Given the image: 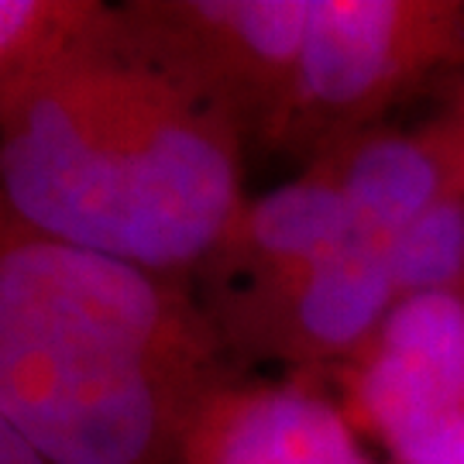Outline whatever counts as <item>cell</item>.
<instances>
[{
    "instance_id": "1",
    "label": "cell",
    "mask_w": 464,
    "mask_h": 464,
    "mask_svg": "<svg viewBox=\"0 0 464 464\" xmlns=\"http://www.w3.org/2000/svg\"><path fill=\"white\" fill-rule=\"evenodd\" d=\"M248 141L121 4L0 111V203L69 248L189 282L248 199Z\"/></svg>"
},
{
    "instance_id": "2",
    "label": "cell",
    "mask_w": 464,
    "mask_h": 464,
    "mask_svg": "<svg viewBox=\"0 0 464 464\" xmlns=\"http://www.w3.org/2000/svg\"><path fill=\"white\" fill-rule=\"evenodd\" d=\"M234 375L189 282L69 248L0 203V416L45 464H183Z\"/></svg>"
},
{
    "instance_id": "3",
    "label": "cell",
    "mask_w": 464,
    "mask_h": 464,
    "mask_svg": "<svg viewBox=\"0 0 464 464\" xmlns=\"http://www.w3.org/2000/svg\"><path fill=\"white\" fill-rule=\"evenodd\" d=\"M464 72V0H314L293 83L262 155L296 169L385 124L402 100Z\"/></svg>"
},
{
    "instance_id": "4",
    "label": "cell",
    "mask_w": 464,
    "mask_h": 464,
    "mask_svg": "<svg viewBox=\"0 0 464 464\" xmlns=\"http://www.w3.org/2000/svg\"><path fill=\"white\" fill-rule=\"evenodd\" d=\"M331 379L354 430L392 464H464V293L402 299Z\"/></svg>"
},
{
    "instance_id": "5",
    "label": "cell",
    "mask_w": 464,
    "mask_h": 464,
    "mask_svg": "<svg viewBox=\"0 0 464 464\" xmlns=\"http://www.w3.org/2000/svg\"><path fill=\"white\" fill-rule=\"evenodd\" d=\"M134 32L241 128L251 155L293 83L314 0H128Z\"/></svg>"
},
{
    "instance_id": "6",
    "label": "cell",
    "mask_w": 464,
    "mask_h": 464,
    "mask_svg": "<svg viewBox=\"0 0 464 464\" xmlns=\"http://www.w3.org/2000/svg\"><path fill=\"white\" fill-rule=\"evenodd\" d=\"M351 231V210L331 155L241 203L193 293L210 320L266 296L334 251Z\"/></svg>"
},
{
    "instance_id": "7",
    "label": "cell",
    "mask_w": 464,
    "mask_h": 464,
    "mask_svg": "<svg viewBox=\"0 0 464 464\" xmlns=\"http://www.w3.org/2000/svg\"><path fill=\"white\" fill-rule=\"evenodd\" d=\"M183 464H379L334 389L314 375L241 372L203 399Z\"/></svg>"
},
{
    "instance_id": "8",
    "label": "cell",
    "mask_w": 464,
    "mask_h": 464,
    "mask_svg": "<svg viewBox=\"0 0 464 464\" xmlns=\"http://www.w3.org/2000/svg\"><path fill=\"white\" fill-rule=\"evenodd\" d=\"M97 7V0H0V111L55 63Z\"/></svg>"
},
{
    "instance_id": "9",
    "label": "cell",
    "mask_w": 464,
    "mask_h": 464,
    "mask_svg": "<svg viewBox=\"0 0 464 464\" xmlns=\"http://www.w3.org/2000/svg\"><path fill=\"white\" fill-rule=\"evenodd\" d=\"M0 464H45L24 440H21V433H17L4 416H0Z\"/></svg>"
},
{
    "instance_id": "10",
    "label": "cell",
    "mask_w": 464,
    "mask_h": 464,
    "mask_svg": "<svg viewBox=\"0 0 464 464\" xmlns=\"http://www.w3.org/2000/svg\"><path fill=\"white\" fill-rule=\"evenodd\" d=\"M437 114L444 117L448 124H454L458 131L464 134V72H458L448 86V100H444V107L437 111Z\"/></svg>"
}]
</instances>
